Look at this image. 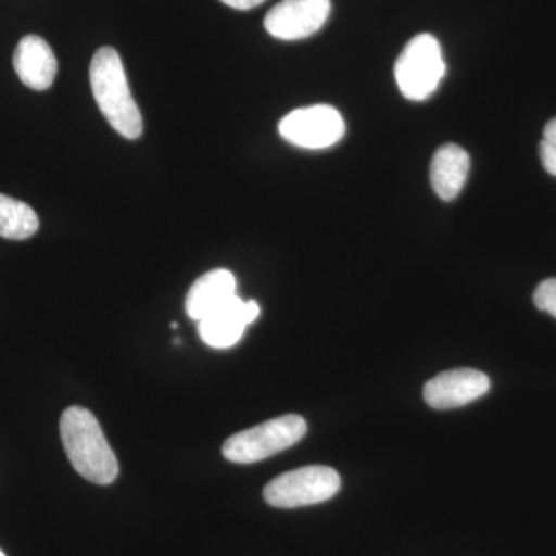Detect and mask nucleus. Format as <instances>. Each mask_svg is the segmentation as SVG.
Here are the masks:
<instances>
[{"label": "nucleus", "instance_id": "1", "mask_svg": "<svg viewBox=\"0 0 556 556\" xmlns=\"http://www.w3.org/2000/svg\"><path fill=\"white\" fill-rule=\"evenodd\" d=\"M61 439L70 464L87 481L109 485L119 473L118 459L93 413L70 407L61 417Z\"/></svg>", "mask_w": 556, "mask_h": 556}, {"label": "nucleus", "instance_id": "2", "mask_svg": "<svg viewBox=\"0 0 556 556\" xmlns=\"http://www.w3.org/2000/svg\"><path fill=\"white\" fill-rule=\"evenodd\" d=\"M90 86L102 115L119 135L137 139L142 134V116L131 97L118 51L102 47L90 64Z\"/></svg>", "mask_w": 556, "mask_h": 556}, {"label": "nucleus", "instance_id": "3", "mask_svg": "<svg viewBox=\"0 0 556 556\" xmlns=\"http://www.w3.org/2000/svg\"><path fill=\"white\" fill-rule=\"evenodd\" d=\"M308 426L299 415H285L233 434L223 445L230 463L254 464L291 448L302 441Z\"/></svg>", "mask_w": 556, "mask_h": 556}, {"label": "nucleus", "instance_id": "4", "mask_svg": "<svg viewBox=\"0 0 556 556\" xmlns=\"http://www.w3.org/2000/svg\"><path fill=\"white\" fill-rule=\"evenodd\" d=\"M445 65L441 43L434 36L417 35L409 40L394 65L399 90L409 101H424L438 90Z\"/></svg>", "mask_w": 556, "mask_h": 556}, {"label": "nucleus", "instance_id": "5", "mask_svg": "<svg viewBox=\"0 0 556 556\" xmlns=\"http://www.w3.org/2000/svg\"><path fill=\"white\" fill-rule=\"evenodd\" d=\"M340 477L331 467L309 466L287 471L263 490L266 503L277 508H298L325 503L338 495Z\"/></svg>", "mask_w": 556, "mask_h": 556}, {"label": "nucleus", "instance_id": "6", "mask_svg": "<svg viewBox=\"0 0 556 556\" xmlns=\"http://www.w3.org/2000/svg\"><path fill=\"white\" fill-rule=\"evenodd\" d=\"M281 138L302 149H327L345 135V121L339 110L327 104L292 110L278 124Z\"/></svg>", "mask_w": 556, "mask_h": 556}, {"label": "nucleus", "instance_id": "7", "mask_svg": "<svg viewBox=\"0 0 556 556\" xmlns=\"http://www.w3.org/2000/svg\"><path fill=\"white\" fill-rule=\"evenodd\" d=\"M331 13V0H281L265 17V28L273 38H309L324 27Z\"/></svg>", "mask_w": 556, "mask_h": 556}, {"label": "nucleus", "instance_id": "8", "mask_svg": "<svg viewBox=\"0 0 556 556\" xmlns=\"http://www.w3.org/2000/svg\"><path fill=\"white\" fill-rule=\"evenodd\" d=\"M490 379L478 369L457 368L441 372L424 387V399L431 408H459L489 393Z\"/></svg>", "mask_w": 556, "mask_h": 556}, {"label": "nucleus", "instance_id": "9", "mask_svg": "<svg viewBox=\"0 0 556 556\" xmlns=\"http://www.w3.org/2000/svg\"><path fill=\"white\" fill-rule=\"evenodd\" d=\"M260 305L255 300H241L233 295L225 305L199 321L200 338L206 345L226 350L237 345L243 338L248 325L260 317Z\"/></svg>", "mask_w": 556, "mask_h": 556}, {"label": "nucleus", "instance_id": "10", "mask_svg": "<svg viewBox=\"0 0 556 556\" xmlns=\"http://www.w3.org/2000/svg\"><path fill=\"white\" fill-rule=\"evenodd\" d=\"M13 65L22 83L33 90L50 89L56 78V56L49 42L36 35L21 39L14 51Z\"/></svg>", "mask_w": 556, "mask_h": 556}, {"label": "nucleus", "instance_id": "11", "mask_svg": "<svg viewBox=\"0 0 556 556\" xmlns=\"http://www.w3.org/2000/svg\"><path fill=\"white\" fill-rule=\"evenodd\" d=\"M233 295H237L236 276L228 269L211 270L190 288L186 299V313L192 320L200 321L228 303Z\"/></svg>", "mask_w": 556, "mask_h": 556}, {"label": "nucleus", "instance_id": "12", "mask_svg": "<svg viewBox=\"0 0 556 556\" xmlns=\"http://www.w3.org/2000/svg\"><path fill=\"white\" fill-rule=\"evenodd\" d=\"M470 156L457 144H444L431 161L430 179L434 192L444 201L455 200L466 186Z\"/></svg>", "mask_w": 556, "mask_h": 556}, {"label": "nucleus", "instance_id": "13", "mask_svg": "<svg viewBox=\"0 0 556 556\" xmlns=\"http://www.w3.org/2000/svg\"><path fill=\"white\" fill-rule=\"evenodd\" d=\"M39 229L38 214L28 204L0 193V237L27 240Z\"/></svg>", "mask_w": 556, "mask_h": 556}, {"label": "nucleus", "instance_id": "14", "mask_svg": "<svg viewBox=\"0 0 556 556\" xmlns=\"http://www.w3.org/2000/svg\"><path fill=\"white\" fill-rule=\"evenodd\" d=\"M540 155L544 169L556 177V118L548 121L547 126L544 127Z\"/></svg>", "mask_w": 556, "mask_h": 556}, {"label": "nucleus", "instance_id": "15", "mask_svg": "<svg viewBox=\"0 0 556 556\" xmlns=\"http://www.w3.org/2000/svg\"><path fill=\"white\" fill-rule=\"evenodd\" d=\"M536 308L556 318V278H548L540 283L533 294Z\"/></svg>", "mask_w": 556, "mask_h": 556}, {"label": "nucleus", "instance_id": "16", "mask_svg": "<svg viewBox=\"0 0 556 556\" xmlns=\"http://www.w3.org/2000/svg\"><path fill=\"white\" fill-rule=\"evenodd\" d=\"M219 2L225 3V5L230 7V9L244 11L262 5L265 0H219Z\"/></svg>", "mask_w": 556, "mask_h": 556}, {"label": "nucleus", "instance_id": "17", "mask_svg": "<svg viewBox=\"0 0 556 556\" xmlns=\"http://www.w3.org/2000/svg\"><path fill=\"white\" fill-rule=\"evenodd\" d=\"M0 556H7V555H5V554H3V552H2V551H0Z\"/></svg>", "mask_w": 556, "mask_h": 556}]
</instances>
